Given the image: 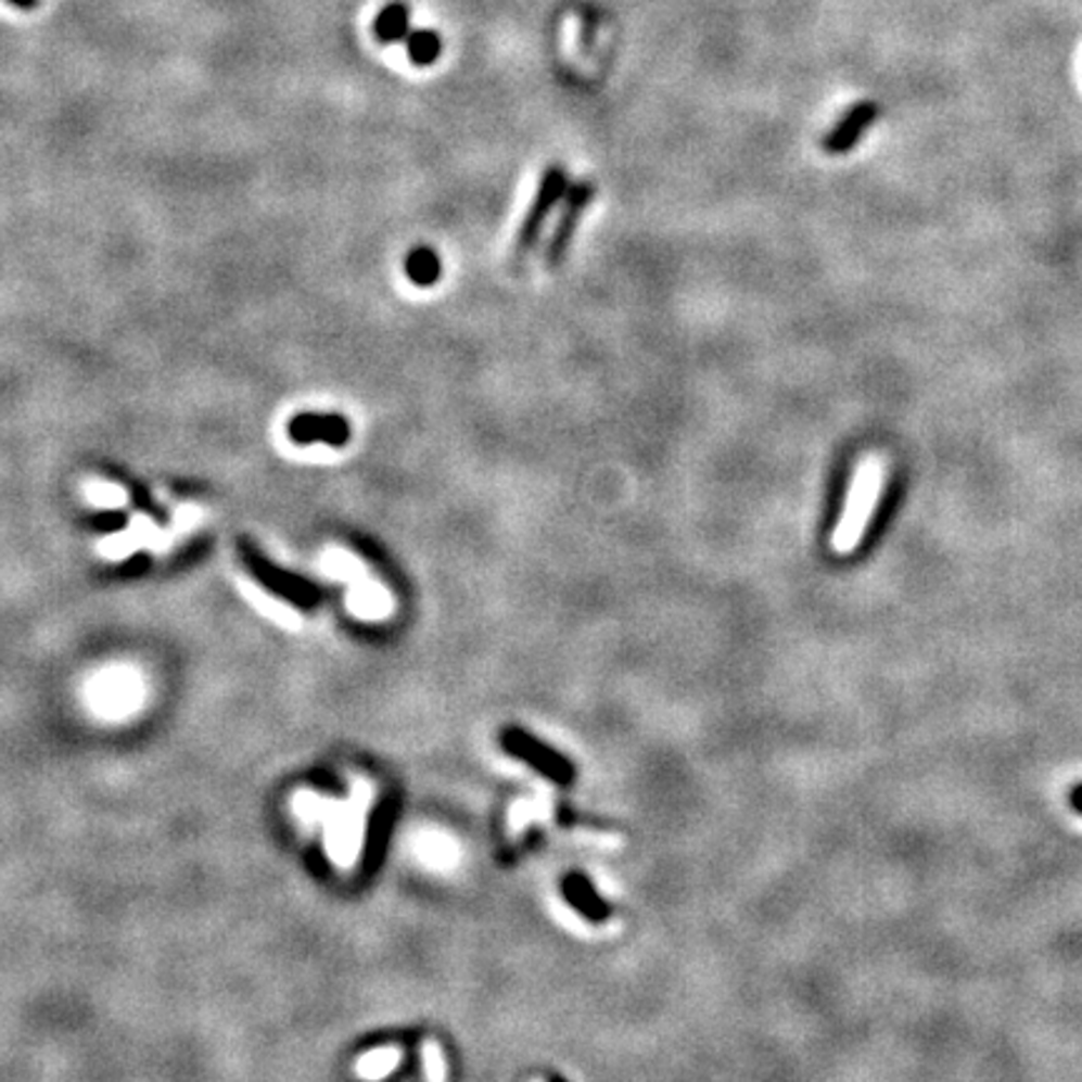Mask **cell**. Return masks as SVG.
Masks as SVG:
<instances>
[{"label":"cell","mask_w":1082,"mask_h":1082,"mask_svg":"<svg viewBox=\"0 0 1082 1082\" xmlns=\"http://www.w3.org/2000/svg\"><path fill=\"white\" fill-rule=\"evenodd\" d=\"M327 802L329 797L311 792V789H301V792L291 797V810H294V815L298 817L301 825L314 827L321 825L323 812H327Z\"/></svg>","instance_id":"7c38bea8"},{"label":"cell","mask_w":1082,"mask_h":1082,"mask_svg":"<svg viewBox=\"0 0 1082 1082\" xmlns=\"http://www.w3.org/2000/svg\"><path fill=\"white\" fill-rule=\"evenodd\" d=\"M348 612L366 622H384L394 612V599L377 582H356L346 599Z\"/></svg>","instance_id":"ba28073f"},{"label":"cell","mask_w":1082,"mask_h":1082,"mask_svg":"<svg viewBox=\"0 0 1082 1082\" xmlns=\"http://www.w3.org/2000/svg\"><path fill=\"white\" fill-rule=\"evenodd\" d=\"M549 815L547 800H517L514 807L509 810V829L514 835L524 832L532 822H539Z\"/></svg>","instance_id":"5bb4252c"},{"label":"cell","mask_w":1082,"mask_h":1082,"mask_svg":"<svg viewBox=\"0 0 1082 1082\" xmlns=\"http://www.w3.org/2000/svg\"><path fill=\"white\" fill-rule=\"evenodd\" d=\"M591 199H594V186L589 181H580L564 193L557 226L549 236L547 246H544V266L557 268L561 264V258H564L569 243H572L576 233V226H580L584 211L589 208Z\"/></svg>","instance_id":"5b68a950"},{"label":"cell","mask_w":1082,"mask_h":1082,"mask_svg":"<svg viewBox=\"0 0 1082 1082\" xmlns=\"http://www.w3.org/2000/svg\"><path fill=\"white\" fill-rule=\"evenodd\" d=\"M869 124V111L867 109H860V111H854L852 116L844 120V124L837 128V131L827 138V151H832V153H840V151H848L854 145V141H857L860 133L865 131Z\"/></svg>","instance_id":"4fadbf2b"},{"label":"cell","mask_w":1082,"mask_h":1082,"mask_svg":"<svg viewBox=\"0 0 1082 1082\" xmlns=\"http://www.w3.org/2000/svg\"><path fill=\"white\" fill-rule=\"evenodd\" d=\"M438 53V40L434 34H417L409 40V55L413 63H431Z\"/></svg>","instance_id":"e0dca14e"},{"label":"cell","mask_w":1082,"mask_h":1082,"mask_svg":"<svg viewBox=\"0 0 1082 1082\" xmlns=\"http://www.w3.org/2000/svg\"><path fill=\"white\" fill-rule=\"evenodd\" d=\"M86 707L105 722L126 720L145 702L143 674L126 664H113L96 672L84 689Z\"/></svg>","instance_id":"7a4b0ae2"},{"label":"cell","mask_w":1082,"mask_h":1082,"mask_svg":"<svg viewBox=\"0 0 1082 1082\" xmlns=\"http://www.w3.org/2000/svg\"><path fill=\"white\" fill-rule=\"evenodd\" d=\"M329 572L333 576H339V580H346V582H359V576L364 572V567H361V561H356L352 557H331L329 559Z\"/></svg>","instance_id":"ac0fdd59"},{"label":"cell","mask_w":1082,"mask_h":1082,"mask_svg":"<svg viewBox=\"0 0 1082 1082\" xmlns=\"http://www.w3.org/2000/svg\"><path fill=\"white\" fill-rule=\"evenodd\" d=\"M411 852L421 867L431 873H451L461 862V848L449 832L436 827L419 829L411 837Z\"/></svg>","instance_id":"8992f818"},{"label":"cell","mask_w":1082,"mask_h":1082,"mask_svg":"<svg viewBox=\"0 0 1082 1082\" xmlns=\"http://www.w3.org/2000/svg\"><path fill=\"white\" fill-rule=\"evenodd\" d=\"M402 1062V1049L398 1047H377L371 1053L356 1060V1075L366 1080L389 1078Z\"/></svg>","instance_id":"30bf717a"},{"label":"cell","mask_w":1082,"mask_h":1082,"mask_svg":"<svg viewBox=\"0 0 1082 1082\" xmlns=\"http://www.w3.org/2000/svg\"><path fill=\"white\" fill-rule=\"evenodd\" d=\"M8 3H13V5L26 8V11H30V8H36V5H38V0H8Z\"/></svg>","instance_id":"ffe728a7"},{"label":"cell","mask_w":1082,"mask_h":1082,"mask_svg":"<svg viewBox=\"0 0 1082 1082\" xmlns=\"http://www.w3.org/2000/svg\"><path fill=\"white\" fill-rule=\"evenodd\" d=\"M243 589H246V597H249L251 604H254L264 616H268V620H271L273 624H279L289 632H298L301 626H304V622H301V616L294 612V609H291L289 604H283V601H279V599H273L271 594H266L264 589H258V587H251V584H243Z\"/></svg>","instance_id":"9c48e42d"},{"label":"cell","mask_w":1082,"mask_h":1082,"mask_svg":"<svg viewBox=\"0 0 1082 1082\" xmlns=\"http://www.w3.org/2000/svg\"><path fill=\"white\" fill-rule=\"evenodd\" d=\"M882 482H884V471L880 461H867L857 469L848 499V509H844L840 524H837L832 534L835 551L850 555V551L857 549L862 534H865L869 519H873L877 499H880Z\"/></svg>","instance_id":"3957f363"},{"label":"cell","mask_w":1082,"mask_h":1082,"mask_svg":"<svg viewBox=\"0 0 1082 1082\" xmlns=\"http://www.w3.org/2000/svg\"><path fill=\"white\" fill-rule=\"evenodd\" d=\"M377 34L384 40H398L406 34V11L398 5L386 8L377 21Z\"/></svg>","instance_id":"9a60e30c"},{"label":"cell","mask_w":1082,"mask_h":1082,"mask_svg":"<svg viewBox=\"0 0 1082 1082\" xmlns=\"http://www.w3.org/2000/svg\"><path fill=\"white\" fill-rule=\"evenodd\" d=\"M1070 802H1072V807H1075L1078 812H1082V785L1072 789V797H1070Z\"/></svg>","instance_id":"d6986e66"},{"label":"cell","mask_w":1082,"mask_h":1082,"mask_svg":"<svg viewBox=\"0 0 1082 1082\" xmlns=\"http://www.w3.org/2000/svg\"><path fill=\"white\" fill-rule=\"evenodd\" d=\"M421 1057H424V1072H427V1078L429 1080H446V1057H444V1049L438 1047L434 1040H429V1043H424V1049H421Z\"/></svg>","instance_id":"2e32d148"},{"label":"cell","mask_w":1082,"mask_h":1082,"mask_svg":"<svg viewBox=\"0 0 1082 1082\" xmlns=\"http://www.w3.org/2000/svg\"><path fill=\"white\" fill-rule=\"evenodd\" d=\"M373 804V787L366 779H354L352 797L348 800H333L329 797L327 812H323V844L329 857L339 869H352L364 850L366 817Z\"/></svg>","instance_id":"6da1fadb"},{"label":"cell","mask_w":1082,"mask_h":1082,"mask_svg":"<svg viewBox=\"0 0 1082 1082\" xmlns=\"http://www.w3.org/2000/svg\"><path fill=\"white\" fill-rule=\"evenodd\" d=\"M564 191H567L564 170L549 168L542 178L539 191H536V196L532 201V206H529V211H526L522 226H519V233H517V241H514L517 262H522L529 251H532L536 243H539L544 224H547L549 214L555 211L557 201H561V196H564Z\"/></svg>","instance_id":"277c9868"},{"label":"cell","mask_w":1082,"mask_h":1082,"mask_svg":"<svg viewBox=\"0 0 1082 1082\" xmlns=\"http://www.w3.org/2000/svg\"><path fill=\"white\" fill-rule=\"evenodd\" d=\"M289 436L304 446L316 442L344 446L352 438V427L339 413H298V417L291 419Z\"/></svg>","instance_id":"52a82bcc"},{"label":"cell","mask_w":1082,"mask_h":1082,"mask_svg":"<svg viewBox=\"0 0 1082 1082\" xmlns=\"http://www.w3.org/2000/svg\"><path fill=\"white\" fill-rule=\"evenodd\" d=\"M406 276L417 283V287H434L442 276V264L431 249H417L406 258Z\"/></svg>","instance_id":"8fae6325"}]
</instances>
